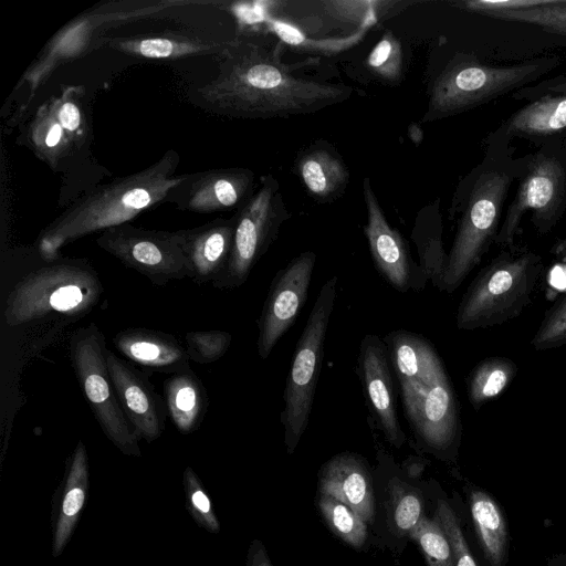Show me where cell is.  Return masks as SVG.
Segmentation results:
<instances>
[{
	"instance_id": "836d02e7",
	"label": "cell",
	"mask_w": 566,
	"mask_h": 566,
	"mask_svg": "<svg viewBox=\"0 0 566 566\" xmlns=\"http://www.w3.org/2000/svg\"><path fill=\"white\" fill-rule=\"evenodd\" d=\"M318 507L326 524L348 545L360 548L367 538V523L349 505L331 496L321 494Z\"/></svg>"
},
{
	"instance_id": "ba28073f",
	"label": "cell",
	"mask_w": 566,
	"mask_h": 566,
	"mask_svg": "<svg viewBox=\"0 0 566 566\" xmlns=\"http://www.w3.org/2000/svg\"><path fill=\"white\" fill-rule=\"evenodd\" d=\"M336 287V275H332L322 285L298 338L287 374L281 422L289 454L295 451L310 421Z\"/></svg>"
},
{
	"instance_id": "7402d4cb",
	"label": "cell",
	"mask_w": 566,
	"mask_h": 566,
	"mask_svg": "<svg viewBox=\"0 0 566 566\" xmlns=\"http://www.w3.org/2000/svg\"><path fill=\"white\" fill-rule=\"evenodd\" d=\"M229 41H218L190 31H164L132 36H104L96 46H107L120 53L153 59L175 60L195 55L222 53Z\"/></svg>"
},
{
	"instance_id": "277c9868",
	"label": "cell",
	"mask_w": 566,
	"mask_h": 566,
	"mask_svg": "<svg viewBox=\"0 0 566 566\" xmlns=\"http://www.w3.org/2000/svg\"><path fill=\"white\" fill-rule=\"evenodd\" d=\"M559 64V56L545 55L511 65H494L472 53L458 52L432 81L421 123L459 115L513 94Z\"/></svg>"
},
{
	"instance_id": "7bdbcfd3",
	"label": "cell",
	"mask_w": 566,
	"mask_h": 566,
	"mask_svg": "<svg viewBox=\"0 0 566 566\" xmlns=\"http://www.w3.org/2000/svg\"><path fill=\"white\" fill-rule=\"evenodd\" d=\"M566 94V73L542 80L512 94L514 99L531 101L545 94Z\"/></svg>"
},
{
	"instance_id": "8fae6325",
	"label": "cell",
	"mask_w": 566,
	"mask_h": 566,
	"mask_svg": "<svg viewBox=\"0 0 566 566\" xmlns=\"http://www.w3.org/2000/svg\"><path fill=\"white\" fill-rule=\"evenodd\" d=\"M405 412L416 438L429 452L443 459L457 457L461 418L457 396L439 361L421 382L400 386Z\"/></svg>"
},
{
	"instance_id": "60d3db41",
	"label": "cell",
	"mask_w": 566,
	"mask_h": 566,
	"mask_svg": "<svg viewBox=\"0 0 566 566\" xmlns=\"http://www.w3.org/2000/svg\"><path fill=\"white\" fill-rule=\"evenodd\" d=\"M436 515L450 542L455 566H478L463 534L460 520L447 501H439Z\"/></svg>"
},
{
	"instance_id": "4316f807",
	"label": "cell",
	"mask_w": 566,
	"mask_h": 566,
	"mask_svg": "<svg viewBox=\"0 0 566 566\" xmlns=\"http://www.w3.org/2000/svg\"><path fill=\"white\" fill-rule=\"evenodd\" d=\"M164 398L168 416L180 433L189 434L200 427L208 409V396L190 367L169 375L164 382Z\"/></svg>"
},
{
	"instance_id": "e0dca14e",
	"label": "cell",
	"mask_w": 566,
	"mask_h": 566,
	"mask_svg": "<svg viewBox=\"0 0 566 566\" xmlns=\"http://www.w3.org/2000/svg\"><path fill=\"white\" fill-rule=\"evenodd\" d=\"M357 371L367 405L387 441L400 448L406 441L397 417L396 394L384 340L367 334L360 342Z\"/></svg>"
},
{
	"instance_id": "2e32d148",
	"label": "cell",
	"mask_w": 566,
	"mask_h": 566,
	"mask_svg": "<svg viewBox=\"0 0 566 566\" xmlns=\"http://www.w3.org/2000/svg\"><path fill=\"white\" fill-rule=\"evenodd\" d=\"M107 368L120 407L138 440L150 443L164 432L165 401L148 378L107 348Z\"/></svg>"
},
{
	"instance_id": "7c38bea8",
	"label": "cell",
	"mask_w": 566,
	"mask_h": 566,
	"mask_svg": "<svg viewBox=\"0 0 566 566\" xmlns=\"http://www.w3.org/2000/svg\"><path fill=\"white\" fill-rule=\"evenodd\" d=\"M96 244L157 286L188 277L174 231L149 230L127 222L102 231Z\"/></svg>"
},
{
	"instance_id": "4dcf8cb0",
	"label": "cell",
	"mask_w": 566,
	"mask_h": 566,
	"mask_svg": "<svg viewBox=\"0 0 566 566\" xmlns=\"http://www.w3.org/2000/svg\"><path fill=\"white\" fill-rule=\"evenodd\" d=\"M517 365L507 357L493 356L479 361L467 379V394L475 411L500 396L517 374Z\"/></svg>"
},
{
	"instance_id": "6da1fadb",
	"label": "cell",
	"mask_w": 566,
	"mask_h": 566,
	"mask_svg": "<svg viewBox=\"0 0 566 566\" xmlns=\"http://www.w3.org/2000/svg\"><path fill=\"white\" fill-rule=\"evenodd\" d=\"M353 87L294 75L276 49L231 40L214 77L198 90L209 111L239 118L307 115L350 98Z\"/></svg>"
},
{
	"instance_id": "8d00e7d4",
	"label": "cell",
	"mask_w": 566,
	"mask_h": 566,
	"mask_svg": "<svg viewBox=\"0 0 566 566\" xmlns=\"http://www.w3.org/2000/svg\"><path fill=\"white\" fill-rule=\"evenodd\" d=\"M366 64L380 81L398 85L403 78V52L400 41L386 31L369 52Z\"/></svg>"
},
{
	"instance_id": "5bb4252c",
	"label": "cell",
	"mask_w": 566,
	"mask_h": 566,
	"mask_svg": "<svg viewBox=\"0 0 566 566\" xmlns=\"http://www.w3.org/2000/svg\"><path fill=\"white\" fill-rule=\"evenodd\" d=\"M363 196L367 212L364 232L375 268L398 292L422 290L428 280L413 261L403 237L389 224L369 177L363 179Z\"/></svg>"
},
{
	"instance_id": "8992f818",
	"label": "cell",
	"mask_w": 566,
	"mask_h": 566,
	"mask_svg": "<svg viewBox=\"0 0 566 566\" xmlns=\"http://www.w3.org/2000/svg\"><path fill=\"white\" fill-rule=\"evenodd\" d=\"M543 258L526 247L503 248L474 276L458 305V329L490 328L518 317L533 303Z\"/></svg>"
},
{
	"instance_id": "5b68a950",
	"label": "cell",
	"mask_w": 566,
	"mask_h": 566,
	"mask_svg": "<svg viewBox=\"0 0 566 566\" xmlns=\"http://www.w3.org/2000/svg\"><path fill=\"white\" fill-rule=\"evenodd\" d=\"M102 293V282L87 260H56L31 271L13 286L3 317L12 327L73 322L88 314Z\"/></svg>"
},
{
	"instance_id": "cb8c5ba5",
	"label": "cell",
	"mask_w": 566,
	"mask_h": 566,
	"mask_svg": "<svg viewBox=\"0 0 566 566\" xmlns=\"http://www.w3.org/2000/svg\"><path fill=\"white\" fill-rule=\"evenodd\" d=\"M113 343L122 355L147 370L171 375L190 367L186 347L161 331L127 328L118 332Z\"/></svg>"
},
{
	"instance_id": "d590c367",
	"label": "cell",
	"mask_w": 566,
	"mask_h": 566,
	"mask_svg": "<svg viewBox=\"0 0 566 566\" xmlns=\"http://www.w3.org/2000/svg\"><path fill=\"white\" fill-rule=\"evenodd\" d=\"M410 537L419 546L428 566H455L450 542L436 514L432 518L423 515Z\"/></svg>"
},
{
	"instance_id": "7dc6e473",
	"label": "cell",
	"mask_w": 566,
	"mask_h": 566,
	"mask_svg": "<svg viewBox=\"0 0 566 566\" xmlns=\"http://www.w3.org/2000/svg\"><path fill=\"white\" fill-rule=\"evenodd\" d=\"M547 566H566V554H554L547 558Z\"/></svg>"
},
{
	"instance_id": "9c48e42d",
	"label": "cell",
	"mask_w": 566,
	"mask_h": 566,
	"mask_svg": "<svg viewBox=\"0 0 566 566\" xmlns=\"http://www.w3.org/2000/svg\"><path fill=\"white\" fill-rule=\"evenodd\" d=\"M76 379L105 437L124 454L140 457L138 439L128 422L107 368L105 337L95 325L82 327L70 340Z\"/></svg>"
},
{
	"instance_id": "603a6c76",
	"label": "cell",
	"mask_w": 566,
	"mask_h": 566,
	"mask_svg": "<svg viewBox=\"0 0 566 566\" xmlns=\"http://www.w3.org/2000/svg\"><path fill=\"white\" fill-rule=\"evenodd\" d=\"M318 491L349 505L366 523L374 520V493L368 463L363 457L344 452L323 464Z\"/></svg>"
},
{
	"instance_id": "ffe728a7",
	"label": "cell",
	"mask_w": 566,
	"mask_h": 566,
	"mask_svg": "<svg viewBox=\"0 0 566 566\" xmlns=\"http://www.w3.org/2000/svg\"><path fill=\"white\" fill-rule=\"evenodd\" d=\"M234 224L233 216L174 231L186 260L188 279L205 284L213 283L221 276L230 258Z\"/></svg>"
},
{
	"instance_id": "f35d334b",
	"label": "cell",
	"mask_w": 566,
	"mask_h": 566,
	"mask_svg": "<svg viewBox=\"0 0 566 566\" xmlns=\"http://www.w3.org/2000/svg\"><path fill=\"white\" fill-rule=\"evenodd\" d=\"M189 360L210 364L220 359L232 343V335L226 331H196L185 335Z\"/></svg>"
},
{
	"instance_id": "9a60e30c",
	"label": "cell",
	"mask_w": 566,
	"mask_h": 566,
	"mask_svg": "<svg viewBox=\"0 0 566 566\" xmlns=\"http://www.w3.org/2000/svg\"><path fill=\"white\" fill-rule=\"evenodd\" d=\"M255 174L248 168H217L186 174L165 201L179 210L212 213L240 208L254 192Z\"/></svg>"
},
{
	"instance_id": "1f68e13d",
	"label": "cell",
	"mask_w": 566,
	"mask_h": 566,
	"mask_svg": "<svg viewBox=\"0 0 566 566\" xmlns=\"http://www.w3.org/2000/svg\"><path fill=\"white\" fill-rule=\"evenodd\" d=\"M269 31L283 43L312 54H335L358 43L373 24H366L347 36L311 38L301 28L289 20L269 17L264 20Z\"/></svg>"
},
{
	"instance_id": "f6af8a7d",
	"label": "cell",
	"mask_w": 566,
	"mask_h": 566,
	"mask_svg": "<svg viewBox=\"0 0 566 566\" xmlns=\"http://www.w3.org/2000/svg\"><path fill=\"white\" fill-rule=\"evenodd\" d=\"M551 254L562 264H566V235L555 241Z\"/></svg>"
},
{
	"instance_id": "3957f363",
	"label": "cell",
	"mask_w": 566,
	"mask_h": 566,
	"mask_svg": "<svg viewBox=\"0 0 566 566\" xmlns=\"http://www.w3.org/2000/svg\"><path fill=\"white\" fill-rule=\"evenodd\" d=\"M517 175V158L512 153L485 150L483 159L459 181L449 208V219L458 217L457 231L438 290L454 292L495 243Z\"/></svg>"
},
{
	"instance_id": "ee69618b",
	"label": "cell",
	"mask_w": 566,
	"mask_h": 566,
	"mask_svg": "<svg viewBox=\"0 0 566 566\" xmlns=\"http://www.w3.org/2000/svg\"><path fill=\"white\" fill-rule=\"evenodd\" d=\"M245 566H274L260 539H253L249 546Z\"/></svg>"
},
{
	"instance_id": "b9f144b4",
	"label": "cell",
	"mask_w": 566,
	"mask_h": 566,
	"mask_svg": "<svg viewBox=\"0 0 566 566\" xmlns=\"http://www.w3.org/2000/svg\"><path fill=\"white\" fill-rule=\"evenodd\" d=\"M423 516V502L416 490L400 493L392 506V522L400 535L409 534Z\"/></svg>"
},
{
	"instance_id": "ab89813d",
	"label": "cell",
	"mask_w": 566,
	"mask_h": 566,
	"mask_svg": "<svg viewBox=\"0 0 566 566\" xmlns=\"http://www.w3.org/2000/svg\"><path fill=\"white\" fill-rule=\"evenodd\" d=\"M566 345V295L546 312L531 339L535 350H548Z\"/></svg>"
},
{
	"instance_id": "d4e9b609",
	"label": "cell",
	"mask_w": 566,
	"mask_h": 566,
	"mask_svg": "<svg viewBox=\"0 0 566 566\" xmlns=\"http://www.w3.org/2000/svg\"><path fill=\"white\" fill-rule=\"evenodd\" d=\"M295 168L307 192L323 202L339 198L349 181L343 158L324 140L300 151Z\"/></svg>"
},
{
	"instance_id": "bcb514c9",
	"label": "cell",
	"mask_w": 566,
	"mask_h": 566,
	"mask_svg": "<svg viewBox=\"0 0 566 566\" xmlns=\"http://www.w3.org/2000/svg\"><path fill=\"white\" fill-rule=\"evenodd\" d=\"M408 134H409L410 139L415 144L418 145L419 143H421L423 134H422V129L419 125L411 124L408 128Z\"/></svg>"
},
{
	"instance_id": "7a4b0ae2",
	"label": "cell",
	"mask_w": 566,
	"mask_h": 566,
	"mask_svg": "<svg viewBox=\"0 0 566 566\" xmlns=\"http://www.w3.org/2000/svg\"><path fill=\"white\" fill-rule=\"evenodd\" d=\"M179 155L167 150L156 163L119 177L75 200L39 234L40 255L53 262L70 242L96 231L127 223L142 212L165 202L186 175H177Z\"/></svg>"
},
{
	"instance_id": "30bf717a",
	"label": "cell",
	"mask_w": 566,
	"mask_h": 566,
	"mask_svg": "<svg viewBox=\"0 0 566 566\" xmlns=\"http://www.w3.org/2000/svg\"><path fill=\"white\" fill-rule=\"evenodd\" d=\"M290 217L279 181L271 174L262 176L256 191L234 214L230 258L224 272L212 285L231 290L244 284L255 263L268 252Z\"/></svg>"
},
{
	"instance_id": "44dd1931",
	"label": "cell",
	"mask_w": 566,
	"mask_h": 566,
	"mask_svg": "<svg viewBox=\"0 0 566 566\" xmlns=\"http://www.w3.org/2000/svg\"><path fill=\"white\" fill-rule=\"evenodd\" d=\"M88 488V458L86 448L80 440L66 462L64 475L52 500V556L55 558L64 552L73 536Z\"/></svg>"
},
{
	"instance_id": "ac0fdd59",
	"label": "cell",
	"mask_w": 566,
	"mask_h": 566,
	"mask_svg": "<svg viewBox=\"0 0 566 566\" xmlns=\"http://www.w3.org/2000/svg\"><path fill=\"white\" fill-rule=\"evenodd\" d=\"M522 138L539 145L566 140V94H545L512 113L485 139V150L512 153L511 142Z\"/></svg>"
},
{
	"instance_id": "e575fe53",
	"label": "cell",
	"mask_w": 566,
	"mask_h": 566,
	"mask_svg": "<svg viewBox=\"0 0 566 566\" xmlns=\"http://www.w3.org/2000/svg\"><path fill=\"white\" fill-rule=\"evenodd\" d=\"M490 18L534 25L566 39V0H542L536 7L503 11Z\"/></svg>"
},
{
	"instance_id": "d6a6232c",
	"label": "cell",
	"mask_w": 566,
	"mask_h": 566,
	"mask_svg": "<svg viewBox=\"0 0 566 566\" xmlns=\"http://www.w3.org/2000/svg\"><path fill=\"white\" fill-rule=\"evenodd\" d=\"M84 95V86L63 85L60 94L46 102L74 147H80L88 134Z\"/></svg>"
},
{
	"instance_id": "f546056e",
	"label": "cell",
	"mask_w": 566,
	"mask_h": 566,
	"mask_svg": "<svg viewBox=\"0 0 566 566\" xmlns=\"http://www.w3.org/2000/svg\"><path fill=\"white\" fill-rule=\"evenodd\" d=\"M27 138L36 157L52 169L56 168L74 147L46 102L38 108L30 120Z\"/></svg>"
},
{
	"instance_id": "52a82bcc",
	"label": "cell",
	"mask_w": 566,
	"mask_h": 566,
	"mask_svg": "<svg viewBox=\"0 0 566 566\" xmlns=\"http://www.w3.org/2000/svg\"><path fill=\"white\" fill-rule=\"evenodd\" d=\"M515 197L501 222L495 244L514 245L522 219L530 213L539 235L548 234L566 211V140L544 143L517 158Z\"/></svg>"
},
{
	"instance_id": "83f0119b",
	"label": "cell",
	"mask_w": 566,
	"mask_h": 566,
	"mask_svg": "<svg viewBox=\"0 0 566 566\" xmlns=\"http://www.w3.org/2000/svg\"><path fill=\"white\" fill-rule=\"evenodd\" d=\"M384 343L400 386L423 381L441 361L430 342L412 332L392 331Z\"/></svg>"
},
{
	"instance_id": "484cf974",
	"label": "cell",
	"mask_w": 566,
	"mask_h": 566,
	"mask_svg": "<svg viewBox=\"0 0 566 566\" xmlns=\"http://www.w3.org/2000/svg\"><path fill=\"white\" fill-rule=\"evenodd\" d=\"M474 532L488 566H506L509 527L505 513L495 497L475 485L468 492Z\"/></svg>"
},
{
	"instance_id": "74e56055",
	"label": "cell",
	"mask_w": 566,
	"mask_h": 566,
	"mask_svg": "<svg viewBox=\"0 0 566 566\" xmlns=\"http://www.w3.org/2000/svg\"><path fill=\"white\" fill-rule=\"evenodd\" d=\"M186 509L195 523L209 533L220 532V523L212 502L197 473L187 467L182 473Z\"/></svg>"
},
{
	"instance_id": "d6986e66",
	"label": "cell",
	"mask_w": 566,
	"mask_h": 566,
	"mask_svg": "<svg viewBox=\"0 0 566 566\" xmlns=\"http://www.w3.org/2000/svg\"><path fill=\"white\" fill-rule=\"evenodd\" d=\"M163 6H169V2L154 3L148 7L136 8L133 10H116L105 14L98 12L95 25H93L94 15L80 17L69 25H65L52 38L44 51L22 76L21 84H25L30 92L27 105L32 99L38 87L46 81L57 66L78 57L88 49L93 31L98 25L109 21H123L133 19L134 17L153 13Z\"/></svg>"
},
{
	"instance_id": "f1b7e54d",
	"label": "cell",
	"mask_w": 566,
	"mask_h": 566,
	"mask_svg": "<svg viewBox=\"0 0 566 566\" xmlns=\"http://www.w3.org/2000/svg\"><path fill=\"white\" fill-rule=\"evenodd\" d=\"M442 230L440 199L437 198L418 211L411 231V239L419 256V266L427 280H430L437 289L448 259L442 242Z\"/></svg>"
},
{
	"instance_id": "4fadbf2b",
	"label": "cell",
	"mask_w": 566,
	"mask_h": 566,
	"mask_svg": "<svg viewBox=\"0 0 566 566\" xmlns=\"http://www.w3.org/2000/svg\"><path fill=\"white\" fill-rule=\"evenodd\" d=\"M316 254L305 251L280 270L270 286L258 322V354L266 359L290 329L307 298Z\"/></svg>"
}]
</instances>
